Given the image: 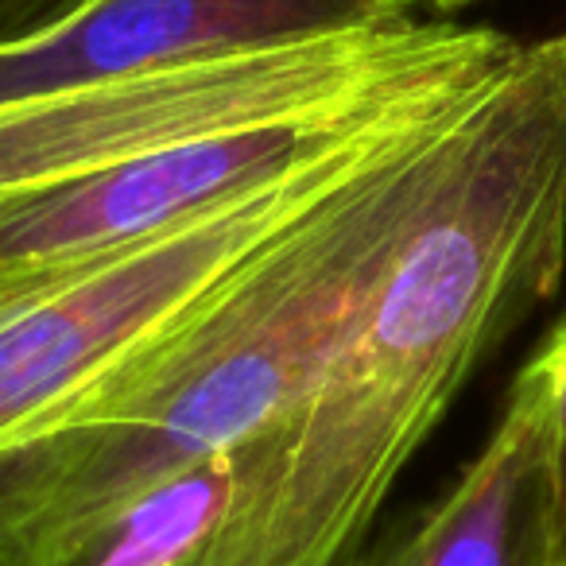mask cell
<instances>
[{"mask_svg":"<svg viewBox=\"0 0 566 566\" xmlns=\"http://www.w3.org/2000/svg\"><path fill=\"white\" fill-rule=\"evenodd\" d=\"M442 28L447 20H411L0 105V195L334 102L416 59Z\"/></svg>","mask_w":566,"mask_h":566,"instance_id":"obj_5","label":"cell"},{"mask_svg":"<svg viewBox=\"0 0 566 566\" xmlns=\"http://www.w3.org/2000/svg\"><path fill=\"white\" fill-rule=\"evenodd\" d=\"M86 4L90 0H0V51L40 40Z\"/></svg>","mask_w":566,"mask_h":566,"instance_id":"obj_10","label":"cell"},{"mask_svg":"<svg viewBox=\"0 0 566 566\" xmlns=\"http://www.w3.org/2000/svg\"><path fill=\"white\" fill-rule=\"evenodd\" d=\"M481 97L396 140L164 338L48 427L0 447V566L280 423L434 198Z\"/></svg>","mask_w":566,"mask_h":566,"instance_id":"obj_2","label":"cell"},{"mask_svg":"<svg viewBox=\"0 0 566 566\" xmlns=\"http://www.w3.org/2000/svg\"><path fill=\"white\" fill-rule=\"evenodd\" d=\"M280 447L283 419L120 496L9 566H241L244 532L268 496Z\"/></svg>","mask_w":566,"mask_h":566,"instance_id":"obj_7","label":"cell"},{"mask_svg":"<svg viewBox=\"0 0 566 566\" xmlns=\"http://www.w3.org/2000/svg\"><path fill=\"white\" fill-rule=\"evenodd\" d=\"M566 268V35L473 105L439 190L283 416L241 566H342L481 361Z\"/></svg>","mask_w":566,"mask_h":566,"instance_id":"obj_1","label":"cell"},{"mask_svg":"<svg viewBox=\"0 0 566 566\" xmlns=\"http://www.w3.org/2000/svg\"><path fill=\"white\" fill-rule=\"evenodd\" d=\"M411 20L416 0H90L40 40L0 51V105Z\"/></svg>","mask_w":566,"mask_h":566,"instance_id":"obj_6","label":"cell"},{"mask_svg":"<svg viewBox=\"0 0 566 566\" xmlns=\"http://www.w3.org/2000/svg\"><path fill=\"white\" fill-rule=\"evenodd\" d=\"M520 48L496 28L447 20L431 48L354 94L0 195V292L171 233L373 136L454 109L493 86Z\"/></svg>","mask_w":566,"mask_h":566,"instance_id":"obj_3","label":"cell"},{"mask_svg":"<svg viewBox=\"0 0 566 566\" xmlns=\"http://www.w3.org/2000/svg\"><path fill=\"white\" fill-rule=\"evenodd\" d=\"M431 4H439L442 12H458V9H465V4H473V0H431Z\"/></svg>","mask_w":566,"mask_h":566,"instance_id":"obj_12","label":"cell"},{"mask_svg":"<svg viewBox=\"0 0 566 566\" xmlns=\"http://www.w3.org/2000/svg\"><path fill=\"white\" fill-rule=\"evenodd\" d=\"M551 566H566V450L555 458V516H551Z\"/></svg>","mask_w":566,"mask_h":566,"instance_id":"obj_11","label":"cell"},{"mask_svg":"<svg viewBox=\"0 0 566 566\" xmlns=\"http://www.w3.org/2000/svg\"><path fill=\"white\" fill-rule=\"evenodd\" d=\"M509 392L532 403L547 423L555 447L566 450V318L551 326V334L524 361Z\"/></svg>","mask_w":566,"mask_h":566,"instance_id":"obj_9","label":"cell"},{"mask_svg":"<svg viewBox=\"0 0 566 566\" xmlns=\"http://www.w3.org/2000/svg\"><path fill=\"white\" fill-rule=\"evenodd\" d=\"M558 447L527 400L504 416L458 481L349 566H551Z\"/></svg>","mask_w":566,"mask_h":566,"instance_id":"obj_8","label":"cell"},{"mask_svg":"<svg viewBox=\"0 0 566 566\" xmlns=\"http://www.w3.org/2000/svg\"><path fill=\"white\" fill-rule=\"evenodd\" d=\"M454 109L373 136L331 164L221 206L171 233L0 292V447L63 416L283 233L331 202L396 140Z\"/></svg>","mask_w":566,"mask_h":566,"instance_id":"obj_4","label":"cell"}]
</instances>
